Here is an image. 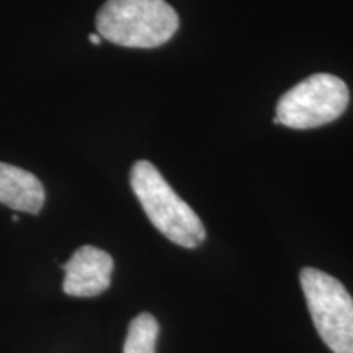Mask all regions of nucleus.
Segmentation results:
<instances>
[{
    "label": "nucleus",
    "instance_id": "obj_8",
    "mask_svg": "<svg viewBox=\"0 0 353 353\" xmlns=\"http://www.w3.org/2000/svg\"><path fill=\"white\" fill-rule=\"evenodd\" d=\"M88 41L90 43H94V44H97V46H99V44H101V41H103V39H101V37L99 33H92V34H88Z\"/></svg>",
    "mask_w": 353,
    "mask_h": 353
},
{
    "label": "nucleus",
    "instance_id": "obj_7",
    "mask_svg": "<svg viewBox=\"0 0 353 353\" xmlns=\"http://www.w3.org/2000/svg\"><path fill=\"white\" fill-rule=\"evenodd\" d=\"M159 322L149 312L131 321L123 353H156Z\"/></svg>",
    "mask_w": 353,
    "mask_h": 353
},
{
    "label": "nucleus",
    "instance_id": "obj_3",
    "mask_svg": "<svg viewBox=\"0 0 353 353\" xmlns=\"http://www.w3.org/2000/svg\"><path fill=\"white\" fill-rule=\"evenodd\" d=\"M348 101L350 92L341 77L312 74L281 95L273 123L293 130H312L342 117Z\"/></svg>",
    "mask_w": 353,
    "mask_h": 353
},
{
    "label": "nucleus",
    "instance_id": "obj_2",
    "mask_svg": "<svg viewBox=\"0 0 353 353\" xmlns=\"http://www.w3.org/2000/svg\"><path fill=\"white\" fill-rule=\"evenodd\" d=\"M130 180L144 213L167 239L187 249H195L205 241L206 231L201 219L176 195L156 165L149 161L134 162Z\"/></svg>",
    "mask_w": 353,
    "mask_h": 353
},
{
    "label": "nucleus",
    "instance_id": "obj_5",
    "mask_svg": "<svg viewBox=\"0 0 353 353\" xmlns=\"http://www.w3.org/2000/svg\"><path fill=\"white\" fill-rule=\"evenodd\" d=\"M65 294L76 298H94L108 290L112 281L113 259L94 245H82L63 263Z\"/></svg>",
    "mask_w": 353,
    "mask_h": 353
},
{
    "label": "nucleus",
    "instance_id": "obj_6",
    "mask_svg": "<svg viewBox=\"0 0 353 353\" xmlns=\"http://www.w3.org/2000/svg\"><path fill=\"white\" fill-rule=\"evenodd\" d=\"M0 203L15 211L38 214L44 205V188L32 172L0 162Z\"/></svg>",
    "mask_w": 353,
    "mask_h": 353
},
{
    "label": "nucleus",
    "instance_id": "obj_1",
    "mask_svg": "<svg viewBox=\"0 0 353 353\" xmlns=\"http://www.w3.org/2000/svg\"><path fill=\"white\" fill-rule=\"evenodd\" d=\"M95 23L101 39L151 50L174 38L180 20L165 0H108L97 13Z\"/></svg>",
    "mask_w": 353,
    "mask_h": 353
},
{
    "label": "nucleus",
    "instance_id": "obj_4",
    "mask_svg": "<svg viewBox=\"0 0 353 353\" xmlns=\"http://www.w3.org/2000/svg\"><path fill=\"white\" fill-rule=\"evenodd\" d=\"M309 314L321 339L334 353H353V298L337 278L317 268L299 273Z\"/></svg>",
    "mask_w": 353,
    "mask_h": 353
}]
</instances>
